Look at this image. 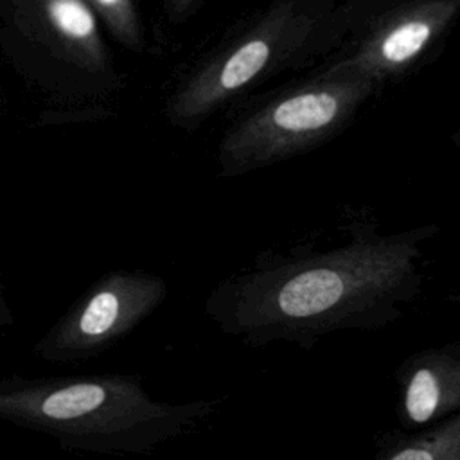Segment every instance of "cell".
<instances>
[{"label": "cell", "mask_w": 460, "mask_h": 460, "mask_svg": "<svg viewBox=\"0 0 460 460\" xmlns=\"http://www.w3.org/2000/svg\"><path fill=\"white\" fill-rule=\"evenodd\" d=\"M438 234L435 223L383 232L358 214L331 239L261 252L208 291L203 311L223 334L255 349L282 341L309 352L334 332L379 331L420 296L424 246Z\"/></svg>", "instance_id": "1"}, {"label": "cell", "mask_w": 460, "mask_h": 460, "mask_svg": "<svg viewBox=\"0 0 460 460\" xmlns=\"http://www.w3.org/2000/svg\"><path fill=\"white\" fill-rule=\"evenodd\" d=\"M372 90L361 77L322 74L273 99L221 138L219 176L234 178L314 149L349 124Z\"/></svg>", "instance_id": "2"}, {"label": "cell", "mask_w": 460, "mask_h": 460, "mask_svg": "<svg viewBox=\"0 0 460 460\" xmlns=\"http://www.w3.org/2000/svg\"><path fill=\"white\" fill-rule=\"evenodd\" d=\"M314 25L316 14L307 2L280 0L255 27L210 58L172 93L167 106L171 122L185 129L196 128L279 59L288 58Z\"/></svg>", "instance_id": "3"}, {"label": "cell", "mask_w": 460, "mask_h": 460, "mask_svg": "<svg viewBox=\"0 0 460 460\" xmlns=\"http://www.w3.org/2000/svg\"><path fill=\"white\" fill-rule=\"evenodd\" d=\"M167 282L142 268H117L99 277L59 323L52 350L92 358L128 338L167 298Z\"/></svg>", "instance_id": "4"}, {"label": "cell", "mask_w": 460, "mask_h": 460, "mask_svg": "<svg viewBox=\"0 0 460 460\" xmlns=\"http://www.w3.org/2000/svg\"><path fill=\"white\" fill-rule=\"evenodd\" d=\"M460 0H413L385 14L345 59L336 61L323 75H347L370 81L374 86L401 75L424 58L449 29Z\"/></svg>", "instance_id": "5"}, {"label": "cell", "mask_w": 460, "mask_h": 460, "mask_svg": "<svg viewBox=\"0 0 460 460\" xmlns=\"http://www.w3.org/2000/svg\"><path fill=\"white\" fill-rule=\"evenodd\" d=\"M395 415L404 431H417L460 411V340L406 356L394 372Z\"/></svg>", "instance_id": "6"}, {"label": "cell", "mask_w": 460, "mask_h": 460, "mask_svg": "<svg viewBox=\"0 0 460 460\" xmlns=\"http://www.w3.org/2000/svg\"><path fill=\"white\" fill-rule=\"evenodd\" d=\"M45 22L81 66L101 70L106 65V49L99 32L97 14L84 0H34Z\"/></svg>", "instance_id": "7"}, {"label": "cell", "mask_w": 460, "mask_h": 460, "mask_svg": "<svg viewBox=\"0 0 460 460\" xmlns=\"http://www.w3.org/2000/svg\"><path fill=\"white\" fill-rule=\"evenodd\" d=\"M372 460H460V411L417 431L383 433Z\"/></svg>", "instance_id": "8"}, {"label": "cell", "mask_w": 460, "mask_h": 460, "mask_svg": "<svg viewBox=\"0 0 460 460\" xmlns=\"http://www.w3.org/2000/svg\"><path fill=\"white\" fill-rule=\"evenodd\" d=\"M110 32L129 50H142V29L135 0H84Z\"/></svg>", "instance_id": "9"}, {"label": "cell", "mask_w": 460, "mask_h": 460, "mask_svg": "<svg viewBox=\"0 0 460 460\" xmlns=\"http://www.w3.org/2000/svg\"><path fill=\"white\" fill-rule=\"evenodd\" d=\"M198 0H167V5H169V14L171 18L174 20H180L183 16L189 14V11L194 7Z\"/></svg>", "instance_id": "10"}]
</instances>
